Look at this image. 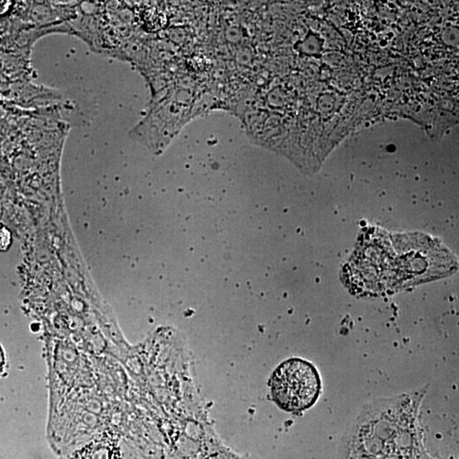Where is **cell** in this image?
I'll use <instances>...</instances> for the list:
<instances>
[{
	"instance_id": "6da1fadb",
	"label": "cell",
	"mask_w": 459,
	"mask_h": 459,
	"mask_svg": "<svg viewBox=\"0 0 459 459\" xmlns=\"http://www.w3.org/2000/svg\"><path fill=\"white\" fill-rule=\"evenodd\" d=\"M272 395L280 409L298 413L308 409L319 397L321 381L314 366L301 359H290L274 372Z\"/></svg>"
},
{
	"instance_id": "7a4b0ae2",
	"label": "cell",
	"mask_w": 459,
	"mask_h": 459,
	"mask_svg": "<svg viewBox=\"0 0 459 459\" xmlns=\"http://www.w3.org/2000/svg\"><path fill=\"white\" fill-rule=\"evenodd\" d=\"M11 244V233L10 230L0 223V251H6Z\"/></svg>"
},
{
	"instance_id": "3957f363",
	"label": "cell",
	"mask_w": 459,
	"mask_h": 459,
	"mask_svg": "<svg viewBox=\"0 0 459 459\" xmlns=\"http://www.w3.org/2000/svg\"><path fill=\"white\" fill-rule=\"evenodd\" d=\"M12 6V2L0 1V15L5 14Z\"/></svg>"
},
{
	"instance_id": "277c9868",
	"label": "cell",
	"mask_w": 459,
	"mask_h": 459,
	"mask_svg": "<svg viewBox=\"0 0 459 459\" xmlns=\"http://www.w3.org/2000/svg\"><path fill=\"white\" fill-rule=\"evenodd\" d=\"M5 354L2 350L1 346H0V373H2L3 369V366H5Z\"/></svg>"
}]
</instances>
